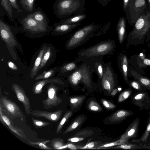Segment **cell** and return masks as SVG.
Returning a JSON list of instances; mask_svg holds the SVG:
<instances>
[{
	"instance_id": "obj_1",
	"label": "cell",
	"mask_w": 150,
	"mask_h": 150,
	"mask_svg": "<svg viewBox=\"0 0 150 150\" xmlns=\"http://www.w3.org/2000/svg\"><path fill=\"white\" fill-rule=\"evenodd\" d=\"M127 36V46L147 43L150 40V11L144 12L137 19Z\"/></svg>"
},
{
	"instance_id": "obj_2",
	"label": "cell",
	"mask_w": 150,
	"mask_h": 150,
	"mask_svg": "<svg viewBox=\"0 0 150 150\" xmlns=\"http://www.w3.org/2000/svg\"><path fill=\"white\" fill-rule=\"evenodd\" d=\"M85 4L84 0H56L53 6V11L57 17L64 19L82 13Z\"/></svg>"
},
{
	"instance_id": "obj_3",
	"label": "cell",
	"mask_w": 150,
	"mask_h": 150,
	"mask_svg": "<svg viewBox=\"0 0 150 150\" xmlns=\"http://www.w3.org/2000/svg\"><path fill=\"white\" fill-rule=\"evenodd\" d=\"M115 47L114 41H104L90 47L83 49L78 52L80 60L100 57L112 53Z\"/></svg>"
},
{
	"instance_id": "obj_4",
	"label": "cell",
	"mask_w": 150,
	"mask_h": 150,
	"mask_svg": "<svg viewBox=\"0 0 150 150\" xmlns=\"http://www.w3.org/2000/svg\"><path fill=\"white\" fill-rule=\"evenodd\" d=\"M98 27L97 25L92 23L77 30L68 41L67 44V48L71 49L80 46L91 36Z\"/></svg>"
},
{
	"instance_id": "obj_5",
	"label": "cell",
	"mask_w": 150,
	"mask_h": 150,
	"mask_svg": "<svg viewBox=\"0 0 150 150\" xmlns=\"http://www.w3.org/2000/svg\"><path fill=\"white\" fill-rule=\"evenodd\" d=\"M146 6L145 0H129L127 7L124 12L130 25H134L144 12Z\"/></svg>"
},
{
	"instance_id": "obj_6",
	"label": "cell",
	"mask_w": 150,
	"mask_h": 150,
	"mask_svg": "<svg viewBox=\"0 0 150 150\" xmlns=\"http://www.w3.org/2000/svg\"><path fill=\"white\" fill-rule=\"evenodd\" d=\"M90 67L86 64L81 66L74 71L68 77V80L72 85L77 86L80 82L92 88Z\"/></svg>"
},
{
	"instance_id": "obj_7",
	"label": "cell",
	"mask_w": 150,
	"mask_h": 150,
	"mask_svg": "<svg viewBox=\"0 0 150 150\" xmlns=\"http://www.w3.org/2000/svg\"><path fill=\"white\" fill-rule=\"evenodd\" d=\"M0 109L11 120L24 117V114L17 104L5 96H1Z\"/></svg>"
},
{
	"instance_id": "obj_8",
	"label": "cell",
	"mask_w": 150,
	"mask_h": 150,
	"mask_svg": "<svg viewBox=\"0 0 150 150\" xmlns=\"http://www.w3.org/2000/svg\"><path fill=\"white\" fill-rule=\"evenodd\" d=\"M24 29L32 33H40L47 31L48 27L35 20L28 14L21 21Z\"/></svg>"
},
{
	"instance_id": "obj_9",
	"label": "cell",
	"mask_w": 150,
	"mask_h": 150,
	"mask_svg": "<svg viewBox=\"0 0 150 150\" xmlns=\"http://www.w3.org/2000/svg\"><path fill=\"white\" fill-rule=\"evenodd\" d=\"M47 98L42 100L43 108L50 109L60 104L62 101V99L57 96L58 88L54 83H51L47 86Z\"/></svg>"
},
{
	"instance_id": "obj_10",
	"label": "cell",
	"mask_w": 150,
	"mask_h": 150,
	"mask_svg": "<svg viewBox=\"0 0 150 150\" xmlns=\"http://www.w3.org/2000/svg\"><path fill=\"white\" fill-rule=\"evenodd\" d=\"M131 97L132 103L138 107L140 110H148L150 108V98L147 92L139 91Z\"/></svg>"
},
{
	"instance_id": "obj_11",
	"label": "cell",
	"mask_w": 150,
	"mask_h": 150,
	"mask_svg": "<svg viewBox=\"0 0 150 150\" xmlns=\"http://www.w3.org/2000/svg\"><path fill=\"white\" fill-rule=\"evenodd\" d=\"M0 32L2 40L10 48L17 46L16 41L14 38L10 27L0 20Z\"/></svg>"
},
{
	"instance_id": "obj_12",
	"label": "cell",
	"mask_w": 150,
	"mask_h": 150,
	"mask_svg": "<svg viewBox=\"0 0 150 150\" xmlns=\"http://www.w3.org/2000/svg\"><path fill=\"white\" fill-rule=\"evenodd\" d=\"M115 76L113 72L108 65L104 67L103 73L102 78V85L103 88L111 92L115 86Z\"/></svg>"
},
{
	"instance_id": "obj_13",
	"label": "cell",
	"mask_w": 150,
	"mask_h": 150,
	"mask_svg": "<svg viewBox=\"0 0 150 150\" xmlns=\"http://www.w3.org/2000/svg\"><path fill=\"white\" fill-rule=\"evenodd\" d=\"M12 90L15 93L18 100L22 103L26 114L28 115L31 114L32 109L30 100L23 88L14 83L12 86Z\"/></svg>"
},
{
	"instance_id": "obj_14",
	"label": "cell",
	"mask_w": 150,
	"mask_h": 150,
	"mask_svg": "<svg viewBox=\"0 0 150 150\" xmlns=\"http://www.w3.org/2000/svg\"><path fill=\"white\" fill-rule=\"evenodd\" d=\"M63 112L62 110L54 112L34 110L32 111L31 114L36 117H44L48 120L56 122L60 119Z\"/></svg>"
},
{
	"instance_id": "obj_15",
	"label": "cell",
	"mask_w": 150,
	"mask_h": 150,
	"mask_svg": "<svg viewBox=\"0 0 150 150\" xmlns=\"http://www.w3.org/2000/svg\"><path fill=\"white\" fill-rule=\"evenodd\" d=\"M0 119L3 123L6 124L9 129L16 135L25 140H27V137L23 130L13 124L11 120L7 116L4 114L2 110L0 109Z\"/></svg>"
},
{
	"instance_id": "obj_16",
	"label": "cell",
	"mask_w": 150,
	"mask_h": 150,
	"mask_svg": "<svg viewBox=\"0 0 150 150\" xmlns=\"http://www.w3.org/2000/svg\"><path fill=\"white\" fill-rule=\"evenodd\" d=\"M139 122V118H136L130 124L120 138L129 140L132 138H136L138 136Z\"/></svg>"
},
{
	"instance_id": "obj_17",
	"label": "cell",
	"mask_w": 150,
	"mask_h": 150,
	"mask_svg": "<svg viewBox=\"0 0 150 150\" xmlns=\"http://www.w3.org/2000/svg\"><path fill=\"white\" fill-rule=\"evenodd\" d=\"M48 83H56L61 85L64 83L60 79L57 78H52L44 79L37 82L33 85L32 88L33 92L35 94L40 93L42 91L43 87Z\"/></svg>"
},
{
	"instance_id": "obj_18",
	"label": "cell",
	"mask_w": 150,
	"mask_h": 150,
	"mask_svg": "<svg viewBox=\"0 0 150 150\" xmlns=\"http://www.w3.org/2000/svg\"><path fill=\"white\" fill-rule=\"evenodd\" d=\"M131 110H118L112 114L109 118L111 122H118L125 120L128 117L134 114Z\"/></svg>"
},
{
	"instance_id": "obj_19",
	"label": "cell",
	"mask_w": 150,
	"mask_h": 150,
	"mask_svg": "<svg viewBox=\"0 0 150 150\" xmlns=\"http://www.w3.org/2000/svg\"><path fill=\"white\" fill-rule=\"evenodd\" d=\"M126 21L125 18L121 17L116 26L118 40L120 43L122 44L126 37Z\"/></svg>"
},
{
	"instance_id": "obj_20",
	"label": "cell",
	"mask_w": 150,
	"mask_h": 150,
	"mask_svg": "<svg viewBox=\"0 0 150 150\" xmlns=\"http://www.w3.org/2000/svg\"><path fill=\"white\" fill-rule=\"evenodd\" d=\"M87 17L85 13H77L68 18L62 19L58 24H73L81 23Z\"/></svg>"
},
{
	"instance_id": "obj_21",
	"label": "cell",
	"mask_w": 150,
	"mask_h": 150,
	"mask_svg": "<svg viewBox=\"0 0 150 150\" xmlns=\"http://www.w3.org/2000/svg\"><path fill=\"white\" fill-rule=\"evenodd\" d=\"M119 65L120 69L125 81L128 83L129 81L127 77L128 61L126 56L122 54L120 55L119 59Z\"/></svg>"
},
{
	"instance_id": "obj_22",
	"label": "cell",
	"mask_w": 150,
	"mask_h": 150,
	"mask_svg": "<svg viewBox=\"0 0 150 150\" xmlns=\"http://www.w3.org/2000/svg\"><path fill=\"white\" fill-rule=\"evenodd\" d=\"M30 14L35 20L48 27V19L40 8H37L36 11Z\"/></svg>"
},
{
	"instance_id": "obj_23",
	"label": "cell",
	"mask_w": 150,
	"mask_h": 150,
	"mask_svg": "<svg viewBox=\"0 0 150 150\" xmlns=\"http://www.w3.org/2000/svg\"><path fill=\"white\" fill-rule=\"evenodd\" d=\"M81 23L73 24H54V31L60 33H65L71 31L75 28L78 26Z\"/></svg>"
},
{
	"instance_id": "obj_24",
	"label": "cell",
	"mask_w": 150,
	"mask_h": 150,
	"mask_svg": "<svg viewBox=\"0 0 150 150\" xmlns=\"http://www.w3.org/2000/svg\"><path fill=\"white\" fill-rule=\"evenodd\" d=\"M46 47L44 46L40 51L36 58L34 65L32 69L30 74V76L32 78H33L37 74L40 67L42 57L46 51Z\"/></svg>"
},
{
	"instance_id": "obj_25",
	"label": "cell",
	"mask_w": 150,
	"mask_h": 150,
	"mask_svg": "<svg viewBox=\"0 0 150 150\" xmlns=\"http://www.w3.org/2000/svg\"><path fill=\"white\" fill-rule=\"evenodd\" d=\"M131 72L133 76L146 89L150 91V79L142 76L133 71H132Z\"/></svg>"
},
{
	"instance_id": "obj_26",
	"label": "cell",
	"mask_w": 150,
	"mask_h": 150,
	"mask_svg": "<svg viewBox=\"0 0 150 150\" xmlns=\"http://www.w3.org/2000/svg\"><path fill=\"white\" fill-rule=\"evenodd\" d=\"M150 134V115L147 121L146 129L142 136L139 139H132V141L134 142H146Z\"/></svg>"
},
{
	"instance_id": "obj_27",
	"label": "cell",
	"mask_w": 150,
	"mask_h": 150,
	"mask_svg": "<svg viewBox=\"0 0 150 150\" xmlns=\"http://www.w3.org/2000/svg\"><path fill=\"white\" fill-rule=\"evenodd\" d=\"M51 146L53 149H62L67 148L64 140L60 138H54L51 140Z\"/></svg>"
},
{
	"instance_id": "obj_28",
	"label": "cell",
	"mask_w": 150,
	"mask_h": 150,
	"mask_svg": "<svg viewBox=\"0 0 150 150\" xmlns=\"http://www.w3.org/2000/svg\"><path fill=\"white\" fill-rule=\"evenodd\" d=\"M85 96L72 97L70 98L71 106L72 109L77 108L86 99Z\"/></svg>"
},
{
	"instance_id": "obj_29",
	"label": "cell",
	"mask_w": 150,
	"mask_h": 150,
	"mask_svg": "<svg viewBox=\"0 0 150 150\" xmlns=\"http://www.w3.org/2000/svg\"><path fill=\"white\" fill-rule=\"evenodd\" d=\"M84 120V117L82 116H79L77 117L74 122L70 125L63 133L65 134L71 131L79 126L83 122Z\"/></svg>"
},
{
	"instance_id": "obj_30",
	"label": "cell",
	"mask_w": 150,
	"mask_h": 150,
	"mask_svg": "<svg viewBox=\"0 0 150 150\" xmlns=\"http://www.w3.org/2000/svg\"><path fill=\"white\" fill-rule=\"evenodd\" d=\"M51 141L50 140H47L41 142H33L29 141L28 143L30 144L33 146L37 147L41 149L46 150H52L53 149L52 148L49 147L46 144V143L50 142Z\"/></svg>"
},
{
	"instance_id": "obj_31",
	"label": "cell",
	"mask_w": 150,
	"mask_h": 150,
	"mask_svg": "<svg viewBox=\"0 0 150 150\" xmlns=\"http://www.w3.org/2000/svg\"><path fill=\"white\" fill-rule=\"evenodd\" d=\"M129 140L126 139L120 138L119 139L115 142L105 144L98 147V149H104L115 146H118L121 144L129 143Z\"/></svg>"
},
{
	"instance_id": "obj_32",
	"label": "cell",
	"mask_w": 150,
	"mask_h": 150,
	"mask_svg": "<svg viewBox=\"0 0 150 150\" xmlns=\"http://www.w3.org/2000/svg\"><path fill=\"white\" fill-rule=\"evenodd\" d=\"M23 7L26 11L32 12L35 0H20Z\"/></svg>"
},
{
	"instance_id": "obj_33",
	"label": "cell",
	"mask_w": 150,
	"mask_h": 150,
	"mask_svg": "<svg viewBox=\"0 0 150 150\" xmlns=\"http://www.w3.org/2000/svg\"><path fill=\"white\" fill-rule=\"evenodd\" d=\"M72 113V111H67L65 113L61 121L57 126L56 130L57 134H58L60 131L65 122L71 116Z\"/></svg>"
},
{
	"instance_id": "obj_34",
	"label": "cell",
	"mask_w": 150,
	"mask_h": 150,
	"mask_svg": "<svg viewBox=\"0 0 150 150\" xmlns=\"http://www.w3.org/2000/svg\"><path fill=\"white\" fill-rule=\"evenodd\" d=\"M142 147L140 146H139L136 144H129V143L113 147V148L121 149H126L135 150L142 149Z\"/></svg>"
},
{
	"instance_id": "obj_35",
	"label": "cell",
	"mask_w": 150,
	"mask_h": 150,
	"mask_svg": "<svg viewBox=\"0 0 150 150\" xmlns=\"http://www.w3.org/2000/svg\"><path fill=\"white\" fill-rule=\"evenodd\" d=\"M132 93V90L131 88L124 91L119 96L118 102L120 103L124 101L131 96Z\"/></svg>"
},
{
	"instance_id": "obj_36",
	"label": "cell",
	"mask_w": 150,
	"mask_h": 150,
	"mask_svg": "<svg viewBox=\"0 0 150 150\" xmlns=\"http://www.w3.org/2000/svg\"><path fill=\"white\" fill-rule=\"evenodd\" d=\"M1 5L10 17L13 16V10L12 6L10 4L8 0H1Z\"/></svg>"
},
{
	"instance_id": "obj_37",
	"label": "cell",
	"mask_w": 150,
	"mask_h": 150,
	"mask_svg": "<svg viewBox=\"0 0 150 150\" xmlns=\"http://www.w3.org/2000/svg\"><path fill=\"white\" fill-rule=\"evenodd\" d=\"M51 48L50 47H48L42 57L39 70L42 68L46 64L50 56Z\"/></svg>"
},
{
	"instance_id": "obj_38",
	"label": "cell",
	"mask_w": 150,
	"mask_h": 150,
	"mask_svg": "<svg viewBox=\"0 0 150 150\" xmlns=\"http://www.w3.org/2000/svg\"><path fill=\"white\" fill-rule=\"evenodd\" d=\"M128 84L131 87L139 91H144L146 89V88L137 81H129Z\"/></svg>"
},
{
	"instance_id": "obj_39",
	"label": "cell",
	"mask_w": 150,
	"mask_h": 150,
	"mask_svg": "<svg viewBox=\"0 0 150 150\" xmlns=\"http://www.w3.org/2000/svg\"><path fill=\"white\" fill-rule=\"evenodd\" d=\"M88 107L89 109L92 111H100L103 110L100 105L93 100L90 101Z\"/></svg>"
},
{
	"instance_id": "obj_40",
	"label": "cell",
	"mask_w": 150,
	"mask_h": 150,
	"mask_svg": "<svg viewBox=\"0 0 150 150\" xmlns=\"http://www.w3.org/2000/svg\"><path fill=\"white\" fill-rule=\"evenodd\" d=\"M94 133V132L92 130L85 129L76 133L74 136L80 137H88L91 136Z\"/></svg>"
},
{
	"instance_id": "obj_41",
	"label": "cell",
	"mask_w": 150,
	"mask_h": 150,
	"mask_svg": "<svg viewBox=\"0 0 150 150\" xmlns=\"http://www.w3.org/2000/svg\"><path fill=\"white\" fill-rule=\"evenodd\" d=\"M33 123L34 126L37 128L43 127L50 125V123L47 122L39 120L32 117Z\"/></svg>"
},
{
	"instance_id": "obj_42",
	"label": "cell",
	"mask_w": 150,
	"mask_h": 150,
	"mask_svg": "<svg viewBox=\"0 0 150 150\" xmlns=\"http://www.w3.org/2000/svg\"><path fill=\"white\" fill-rule=\"evenodd\" d=\"M54 73V71L52 69L49 70L47 71H44L42 73L37 76L35 80H37L48 79L52 76Z\"/></svg>"
},
{
	"instance_id": "obj_43",
	"label": "cell",
	"mask_w": 150,
	"mask_h": 150,
	"mask_svg": "<svg viewBox=\"0 0 150 150\" xmlns=\"http://www.w3.org/2000/svg\"><path fill=\"white\" fill-rule=\"evenodd\" d=\"M77 67L76 62H71L65 65L62 67V70L63 72L71 71L75 70Z\"/></svg>"
},
{
	"instance_id": "obj_44",
	"label": "cell",
	"mask_w": 150,
	"mask_h": 150,
	"mask_svg": "<svg viewBox=\"0 0 150 150\" xmlns=\"http://www.w3.org/2000/svg\"><path fill=\"white\" fill-rule=\"evenodd\" d=\"M101 101L104 106L108 109L112 110L116 108L115 105L109 101L102 99Z\"/></svg>"
},
{
	"instance_id": "obj_45",
	"label": "cell",
	"mask_w": 150,
	"mask_h": 150,
	"mask_svg": "<svg viewBox=\"0 0 150 150\" xmlns=\"http://www.w3.org/2000/svg\"><path fill=\"white\" fill-rule=\"evenodd\" d=\"M97 71V73L100 78V79H102L104 67L101 63L98 62L96 63Z\"/></svg>"
},
{
	"instance_id": "obj_46",
	"label": "cell",
	"mask_w": 150,
	"mask_h": 150,
	"mask_svg": "<svg viewBox=\"0 0 150 150\" xmlns=\"http://www.w3.org/2000/svg\"><path fill=\"white\" fill-rule=\"evenodd\" d=\"M97 143L95 142H91L87 144L85 146L81 147L80 149H97L96 145Z\"/></svg>"
},
{
	"instance_id": "obj_47",
	"label": "cell",
	"mask_w": 150,
	"mask_h": 150,
	"mask_svg": "<svg viewBox=\"0 0 150 150\" xmlns=\"http://www.w3.org/2000/svg\"><path fill=\"white\" fill-rule=\"evenodd\" d=\"M12 7L16 9L18 12H22V11L18 5L16 0H8Z\"/></svg>"
},
{
	"instance_id": "obj_48",
	"label": "cell",
	"mask_w": 150,
	"mask_h": 150,
	"mask_svg": "<svg viewBox=\"0 0 150 150\" xmlns=\"http://www.w3.org/2000/svg\"><path fill=\"white\" fill-rule=\"evenodd\" d=\"M84 139V138L83 137H75L69 139H67V140L72 142H77L82 141Z\"/></svg>"
},
{
	"instance_id": "obj_49",
	"label": "cell",
	"mask_w": 150,
	"mask_h": 150,
	"mask_svg": "<svg viewBox=\"0 0 150 150\" xmlns=\"http://www.w3.org/2000/svg\"><path fill=\"white\" fill-rule=\"evenodd\" d=\"M103 6H105L111 0H97Z\"/></svg>"
},
{
	"instance_id": "obj_50",
	"label": "cell",
	"mask_w": 150,
	"mask_h": 150,
	"mask_svg": "<svg viewBox=\"0 0 150 150\" xmlns=\"http://www.w3.org/2000/svg\"><path fill=\"white\" fill-rule=\"evenodd\" d=\"M9 67L12 69L16 70L18 69L17 66L12 62H8V63Z\"/></svg>"
},
{
	"instance_id": "obj_51",
	"label": "cell",
	"mask_w": 150,
	"mask_h": 150,
	"mask_svg": "<svg viewBox=\"0 0 150 150\" xmlns=\"http://www.w3.org/2000/svg\"><path fill=\"white\" fill-rule=\"evenodd\" d=\"M129 0H123V8L125 11L127 8Z\"/></svg>"
},
{
	"instance_id": "obj_52",
	"label": "cell",
	"mask_w": 150,
	"mask_h": 150,
	"mask_svg": "<svg viewBox=\"0 0 150 150\" xmlns=\"http://www.w3.org/2000/svg\"><path fill=\"white\" fill-rule=\"evenodd\" d=\"M67 148L70 149L71 150L77 149V147L74 145L69 143L66 144Z\"/></svg>"
},
{
	"instance_id": "obj_53",
	"label": "cell",
	"mask_w": 150,
	"mask_h": 150,
	"mask_svg": "<svg viewBox=\"0 0 150 150\" xmlns=\"http://www.w3.org/2000/svg\"><path fill=\"white\" fill-rule=\"evenodd\" d=\"M143 63L145 65L150 66V59L144 58L143 60Z\"/></svg>"
},
{
	"instance_id": "obj_54",
	"label": "cell",
	"mask_w": 150,
	"mask_h": 150,
	"mask_svg": "<svg viewBox=\"0 0 150 150\" xmlns=\"http://www.w3.org/2000/svg\"><path fill=\"white\" fill-rule=\"evenodd\" d=\"M117 92V89L115 88L113 89L111 92V95L112 96L115 95Z\"/></svg>"
},
{
	"instance_id": "obj_55",
	"label": "cell",
	"mask_w": 150,
	"mask_h": 150,
	"mask_svg": "<svg viewBox=\"0 0 150 150\" xmlns=\"http://www.w3.org/2000/svg\"><path fill=\"white\" fill-rule=\"evenodd\" d=\"M148 47L150 48V40L149 42V44L148 45Z\"/></svg>"
},
{
	"instance_id": "obj_56",
	"label": "cell",
	"mask_w": 150,
	"mask_h": 150,
	"mask_svg": "<svg viewBox=\"0 0 150 150\" xmlns=\"http://www.w3.org/2000/svg\"><path fill=\"white\" fill-rule=\"evenodd\" d=\"M150 6V0H147Z\"/></svg>"
},
{
	"instance_id": "obj_57",
	"label": "cell",
	"mask_w": 150,
	"mask_h": 150,
	"mask_svg": "<svg viewBox=\"0 0 150 150\" xmlns=\"http://www.w3.org/2000/svg\"><path fill=\"white\" fill-rule=\"evenodd\" d=\"M118 90H119V91H120L121 90V88H118Z\"/></svg>"
},
{
	"instance_id": "obj_58",
	"label": "cell",
	"mask_w": 150,
	"mask_h": 150,
	"mask_svg": "<svg viewBox=\"0 0 150 150\" xmlns=\"http://www.w3.org/2000/svg\"><path fill=\"white\" fill-rule=\"evenodd\" d=\"M148 57L150 58V54L148 55Z\"/></svg>"
},
{
	"instance_id": "obj_59",
	"label": "cell",
	"mask_w": 150,
	"mask_h": 150,
	"mask_svg": "<svg viewBox=\"0 0 150 150\" xmlns=\"http://www.w3.org/2000/svg\"></svg>"
}]
</instances>
